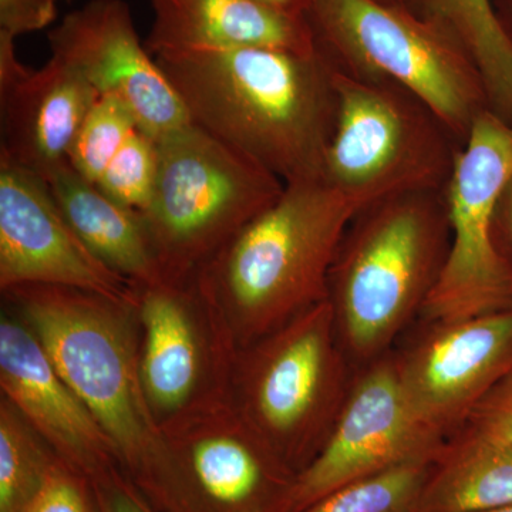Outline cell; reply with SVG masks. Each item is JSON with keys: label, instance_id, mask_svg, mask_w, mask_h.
Returning a JSON list of instances; mask_svg holds the SVG:
<instances>
[{"label": "cell", "instance_id": "1", "mask_svg": "<svg viewBox=\"0 0 512 512\" xmlns=\"http://www.w3.org/2000/svg\"><path fill=\"white\" fill-rule=\"evenodd\" d=\"M156 57L192 123L285 184L322 174L335 126V67L320 50L276 47Z\"/></svg>", "mask_w": 512, "mask_h": 512}, {"label": "cell", "instance_id": "2", "mask_svg": "<svg viewBox=\"0 0 512 512\" xmlns=\"http://www.w3.org/2000/svg\"><path fill=\"white\" fill-rule=\"evenodd\" d=\"M2 299L109 437L124 476L158 512H188L141 384L133 301L56 285L16 286Z\"/></svg>", "mask_w": 512, "mask_h": 512}, {"label": "cell", "instance_id": "3", "mask_svg": "<svg viewBox=\"0 0 512 512\" xmlns=\"http://www.w3.org/2000/svg\"><path fill=\"white\" fill-rule=\"evenodd\" d=\"M356 214L320 177L285 184L202 266L239 349L328 299L330 269Z\"/></svg>", "mask_w": 512, "mask_h": 512}, {"label": "cell", "instance_id": "4", "mask_svg": "<svg viewBox=\"0 0 512 512\" xmlns=\"http://www.w3.org/2000/svg\"><path fill=\"white\" fill-rule=\"evenodd\" d=\"M450 245L444 191H419L357 212L329 275L346 356L370 365L423 311Z\"/></svg>", "mask_w": 512, "mask_h": 512}, {"label": "cell", "instance_id": "5", "mask_svg": "<svg viewBox=\"0 0 512 512\" xmlns=\"http://www.w3.org/2000/svg\"><path fill=\"white\" fill-rule=\"evenodd\" d=\"M352 382L326 299L238 350L229 400L296 476L328 439Z\"/></svg>", "mask_w": 512, "mask_h": 512}, {"label": "cell", "instance_id": "6", "mask_svg": "<svg viewBox=\"0 0 512 512\" xmlns=\"http://www.w3.org/2000/svg\"><path fill=\"white\" fill-rule=\"evenodd\" d=\"M306 19L338 72L399 84L436 111L461 144L490 110L466 52L404 3L312 0Z\"/></svg>", "mask_w": 512, "mask_h": 512}, {"label": "cell", "instance_id": "7", "mask_svg": "<svg viewBox=\"0 0 512 512\" xmlns=\"http://www.w3.org/2000/svg\"><path fill=\"white\" fill-rule=\"evenodd\" d=\"M156 141V183L140 214L163 276L181 278L274 204L285 183L192 121Z\"/></svg>", "mask_w": 512, "mask_h": 512}, {"label": "cell", "instance_id": "8", "mask_svg": "<svg viewBox=\"0 0 512 512\" xmlns=\"http://www.w3.org/2000/svg\"><path fill=\"white\" fill-rule=\"evenodd\" d=\"M335 126L322 174L356 208L444 191L463 144L420 97L399 84L335 69Z\"/></svg>", "mask_w": 512, "mask_h": 512}, {"label": "cell", "instance_id": "9", "mask_svg": "<svg viewBox=\"0 0 512 512\" xmlns=\"http://www.w3.org/2000/svg\"><path fill=\"white\" fill-rule=\"evenodd\" d=\"M131 288L141 384L161 433L183 417L227 402L239 348L200 271Z\"/></svg>", "mask_w": 512, "mask_h": 512}, {"label": "cell", "instance_id": "10", "mask_svg": "<svg viewBox=\"0 0 512 512\" xmlns=\"http://www.w3.org/2000/svg\"><path fill=\"white\" fill-rule=\"evenodd\" d=\"M511 178L512 124L484 111L444 190L450 245L421 311L429 322L473 318L512 306V266L494 234L498 200Z\"/></svg>", "mask_w": 512, "mask_h": 512}, {"label": "cell", "instance_id": "11", "mask_svg": "<svg viewBox=\"0 0 512 512\" xmlns=\"http://www.w3.org/2000/svg\"><path fill=\"white\" fill-rule=\"evenodd\" d=\"M444 441L414 412L393 353L384 355L353 377L328 439L293 477L276 512H301L355 481L413 461L434 460Z\"/></svg>", "mask_w": 512, "mask_h": 512}, {"label": "cell", "instance_id": "12", "mask_svg": "<svg viewBox=\"0 0 512 512\" xmlns=\"http://www.w3.org/2000/svg\"><path fill=\"white\" fill-rule=\"evenodd\" d=\"M163 436L188 512H276L295 477L231 400Z\"/></svg>", "mask_w": 512, "mask_h": 512}, {"label": "cell", "instance_id": "13", "mask_svg": "<svg viewBox=\"0 0 512 512\" xmlns=\"http://www.w3.org/2000/svg\"><path fill=\"white\" fill-rule=\"evenodd\" d=\"M429 323L416 342L393 355L414 412L447 440L512 369V306Z\"/></svg>", "mask_w": 512, "mask_h": 512}, {"label": "cell", "instance_id": "14", "mask_svg": "<svg viewBox=\"0 0 512 512\" xmlns=\"http://www.w3.org/2000/svg\"><path fill=\"white\" fill-rule=\"evenodd\" d=\"M52 57L76 70L97 96L126 104L138 128L158 140L190 123L183 101L138 37L124 0H90L50 30Z\"/></svg>", "mask_w": 512, "mask_h": 512}, {"label": "cell", "instance_id": "15", "mask_svg": "<svg viewBox=\"0 0 512 512\" xmlns=\"http://www.w3.org/2000/svg\"><path fill=\"white\" fill-rule=\"evenodd\" d=\"M70 286L133 301L131 282L84 245L39 175L0 156V292Z\"/></svg>", "mask_w": 512, "mask_h": 512}, {"label": "cell", "instance_id": "16", "mask_svg": "<svg viewBox=\"0 0 512 512\" xmlns=\"http://www.w3.org/2000/svg\"><path fill=\"white\" fill-rule=\"evenodd\" d=\"M0 392L76 473L97 483L121 470L109 437L64 382L35 332L5 306L0 315Z\"/></svg>", "mask_w": 512, "mask_h": 512}, {"label": "cell", "instance_id": "17", "mask_svg": "<svg viewBox=\"0 0 512 512\" xmlns=\"http://www.w3.org/2000/svg\"><path fill=\"white\" fill-rule=\"evenodd\" d=\"M15 40L0 32V156L47 181L67 163L74 137L99 96L56 57L30 69L20 62Z\"/></svg>", "mask_w": 512, "mask_h": 512}, {"label": "cell", "instance_id": "18", "mask_svg": "<svg viewBox=\"0 0 512 512\" xmlns=\"http://www.w3.org/2000/svg\"><path fill=\"white\" fill-rule=\"evenodd\" d=\"M151 55L184 50L276 47L318 50L308 19L285 15L255 0H151Z\"/></svg>", "mask_w": 512, "mask_h": 512}, {"label": "cell", "instance_id": "19", "mask_svg": "<svg viewBox=\"0 0 512 512\" xmlns=\"http://www.w3.org/2000/svg\"><path fill=\"white\" fill-rule=\"evenodd\" d=\"M46 183L70 227L104 265L131 284L163 278L140 212L114 201L69 163L60 165Z\"/></svg>", "mask_w": 512, "mask_h": 512}, {"label": "cell", "instance_id": "20", "mask_svg": "<svg viewBox=\"0 0 512 512\" xmlns=\"http://www.w3.org/2000/svg\"><path fill=\"white\" fill-rule=\"evenodd\" d=\"M512 504V447L463 426L444 441L413 512H485Z\"/></svg>", "mask_w": 512, "mask_h": 512}, {"label": "cell", "instance_id": "21", "mask_svg": "<svg viewBox=\"0 0 512 512\" xmlns=\"http://www.w3.org/2000/svg\"><path fill=\"white\" fill-rule=\"evenodd\" d=\"M407 6L466 52L483 80L488 109L512 124V45L494 0H409Z\"/></svg>", "mask_w": 512, "mask_h": 512}, {"label": "cell", "instance_id": "22", "mask_svg": "<svg viewBox=\"0 0 512 512\" xmlns=\"http://www.w3.org/2000/svg\"><path fill=\"white\" fill-rule=\"evenodd\" d=\"M57 457L19 410L0 399V512H23L45 485Z\"/></svg>", "mask_w": 512, "mask_h": 512}, {"label": "cell", "instance_id": "23", "mask_svg": "<svg viewBox=\"0 0 512 512\" xmlns=\"http://www.w3.org/2000/svg\"><path fill=\"white\" fill-rule=\"evenodd\" d=\"M431 463L413 461L355 481L301 512H413Z\"/></svg>", "mask_w": 512, "mask_h": 512}, {"label": "cell", "instance_id": "24", "mask_svg": "<svg viewBox=\"0 0 512 512\" xmlns=\"http://www.w3.org/2000/svg\"><path fill=\"white\" fill-rule=\"evenodd\" d=\"M138 126L126 104L111 96H99L67 154L77 174L96 184L113 158Z\"/></svg>", "mask_w": 512, "mask_h": 512}, {"label": "cell", "instance_id": "25", "mask_svg": "<svg viewBox=\"0 0 512 512\" xmlns=\"http://www.w3.org/2000/svg\"><path fill=\"white\" fill-rule=\"evenodd\" d=\"M157 168V141L137 128L96 185L124 207L143 212L156 183Z\"/></svg>", "mask_w": 512, "mask_h": 512}, {"label": "cell", "instance_id": "26", "mask_svg": "<svg viewBox=\"0 0 512 512\" xmlns=\"http://www.w3.org/2000/svg\"><path fill=\"white\" fill-rule=\"evenodd\" d=\"M23 512H100L92 481L57 458L45 485Z\"/></svg>", "mask_w": 512, "mask_h": 512}, {"label": "cell", "instance_id": "27", "mask_svg": "<svg viewBox=\"0 0 512 512\" xmlns=\"http://www.w3.org/2000/svg\"><path fill=\"white\" fill-rule=\"evenodd\" d=\"M464 426L512 447V369L474 407Z\"/></svg>", "mask_w": 512, "mask_h": 512}, {"label": "cell", "instance_id": "28", "mask_svg": "<svg viewBox=\"0 0 512 512\" xmlns=\"http://www.w3.org/2000/svg\"><path fill=\"white\" fill-rule=\"evenodd\" d=\"M56 16L57 0H0V32L13 37L46 29Z\"/></svg>", "mask_w": 512, "mask_h": 512}, {"label": "cell", "instance_id": "29", "mask_svg": "<svg viewBox=\"0 0 512 512\" xmlns=\"http://www.w3.org/2000/svg\"><path fill=\"white\" fill-rule=\"evenodd\" d=\"M92 484L100 512H158L121 470Z\"/></svg>", "mask_w": 512, "mask_h": 512}, {"label": "cell", "instance_id": "30", "mask_svg": "<svg viewBox=\"0 0 512 512\" xmlns=\"http://www.w3.org/2000/svg\"><path fill=\"white\" fill-rule=\"evenodd\" d=\"M495 241L504 258L512 266V178L498 200L494 221Z\"/></svg>", "mask_w": 512, "mask_h": 512}, {"label": "cell", "instance_id": "31", "mask_svg": "<svg viewBox=\"0 0 512 512\" xmlns=\"http://www.w3.org/2000/svg\"><path fill=\"white\" fill-rule=\"evenodd\" d=\"M255 2L285 13V15L306 18V13L311 8L312 0H255Z\"/></svg>", "mask_w": 512, "mask_h": 512}, {"label": "cell", "instance_id": "32", "mask_svg": "<svg viewBox=\"0 0 512 512\" xmlns=\"http://www.w3.org/2000/svg\"><path fill=\"white\" fill-rule=\"evenodd\" d=\"M498 19L512 45V0H494Z\"/></svg>", "mask_w": 512, "mask_h": 512}, {"label": "cell", "instance_id": "33", "mask_svg": "<svg viewBox=\"0 0 512 512\" xmlns=\"http://www.w3.org/2000/svg\"><path fill=\"white\" fill-rule=\"evenodd\" d=\"M485 512H512V504L507 505V507L495 508V510Z\"/></svg>", "mask_w": 512, "mask_h": 512}, {"label": "cell", "instance_id": "34", "mask_svg": "<svg viewBox=\"0 0 512 512\" xmlns=\"http://www.w3.org/2000/svg\"><path fill=\"white\" fill-rule=\"evenodd\" d=\"M386 2H399L404 3V5H407V2H409V0H386Z\"/></svg>", "mask_w": 512, "mask_h": 512}, {"label": "cell", "instance_id": "35", "mask_svg": "<svg viewBox=\"0 0 512 512\" xmlns=\"http://www.w3.org/2000/svg\"><path fill=\"white\" fill-rule=\"evenodd\" d=\"M59 2V0H57ZM64 2H72V0H64Z\"/></svg>", "mask_w": 512, "mask_h": 512}]
</instances>
